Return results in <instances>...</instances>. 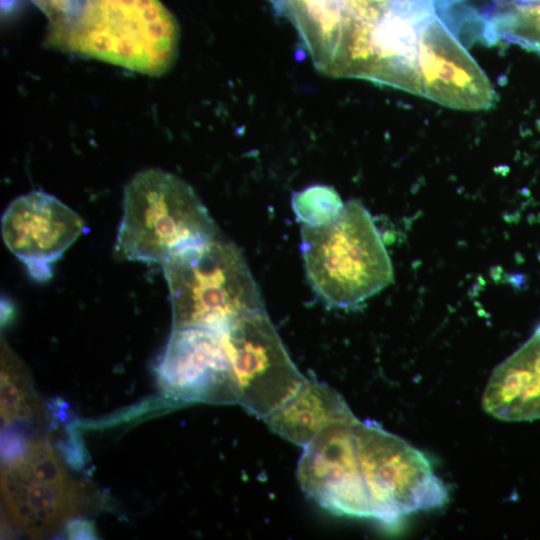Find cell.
Returning a JSON list of instances; mask_svg holds the SVG:
<instances>
[{"mask_svg": "<svg viewBox=\"0 0 540 540\" xmlns=\"http://www.w3.org/2000/svg\"><path fill=\"white\" fill-rule=\"evenodd\" d=\"M297 479L331 513L385 524L440 507L448 498L421 451L355 415L328 425L303 447Z\"/></svg>", "mask_w": 540, "mask_h": 540, "instance_id": "6da1fadb", "label": "cell"}, {"mask_svg": "<svg viewBox=\"0 0 540 540\" xmlns=\"http://www.w3.org/2000/svg\"><path fill=\"white\" fill-rule=\"evenodd\" d=\"M179 29L159 0H86L71 18L50 23L45 44L158 76L169 70Z\"/></svg>", "mask_w": 540, "mask_h": 540, "instance_id": "7a4b0ae2", "label": "cell"}, {"mask_svg": "<svg viewBox=\"0 0 540 540\" xmlns=\"http://www.w3.org/2000/svg\"><path fill=\"white\" fill-rule=\"evenodd\" d=\"M162 267L172 329L198 327L226 334L240 320L265 311L244 256L220 235L176 252Z\"/></svg>", "mask_w": 540, "mask_h": 540, "instance_id": "3957f363", "label": "cell"}, {"mask_svg": "<svg viewBox=\"0 0 540 540\" xmlns=\"http://www.w3.org/2000/svg\"><path fill=\"white\" fill-rule=\"evenodd\" d=\"M301 252L312 288L333 307L357 306L393 282L381 235L358 200L325 224L302 225Z\"/></svg>", "mask_w": 540, "mask_h": 540, "instance_id": "277c9868", "label": "cell"}, {"mask_svg": "<svg viewBox=\"0 0 540 540\" xmlns=\"http://www.w3.org/2000/svg\"><path fill=\"white\" fill-rule=\"evenodd\" d=\"M218 235L195 191L174 174L146 169L125 186L116 243L125 259L162 265L176 252Z\"/></svg>", "mask_w": 540, "mask_h": 540, "instance_id": "5b68a950", "label": "cell"}, {"mask_svg": "<svg viewBox=\"0 0 540 540\" xmlns=\"http://www.w3.org/2000/svg\"><path fill=\"white\" fill-rule=\"evenodd\" d=\"M2 463L4 508L32 538L55 533L82 508L84 487L71 479L48 440L29 441L20 455Z\"/></svg>", "mask_w": 540, "mask_h": 540, "instance_id": "8992f818", "label": "cell"}, {"mask_svg": "<svg viewBox=\"0 0 540 540\" xmlns=\"http://www.w3.org/2000/svg\"><path fill=\"white\" fill-rule=\"evenodd\" d=\"M238 402L265 419L306 377L290 358L266 311L240 320L225 334Z\"/></svg>", "mask_w": 540, "mask_h": 540, "instance_id": "52a82bcc", "label": "cell"}, {"mask_svg": "<svg viewBox=\"0 0 540 540\" xmlns=\"http://www.w3.org/2000/svg\"><path fill=\"white\" fill-rule=\"evenodd\" d=\"M156 375L164 395L173 400L238 402L225 334L198 327L172 329Z\"/></svg>", "mask_w": 540, "mask_h": 540, "instance_id": "ba28073f", "label": "cell"}, {"mask_svg": "<svg viewBox=\"0 0 540 540\" xmlns=\"http://www.w3.org/2000/svg\"><path fill=\"white\" fill-rule=\"evenodd\" d=\"M415 81V94L455 109H488L496 100L488 77L441 15L420 34Z\"/></svg>", "mask_w": 540, "mask_h": 540, "instance_id": "9c48e42d", "label": "cell"}, {"mask_svg": "<svg viewBox=\"0 0 540 540\" xmlns=\"http://www.w3.org/2000/svg\"><path fill=\"white\" fill-rule=\"evenodd\" d=\"M84 229V220L78 213L43 191H32L15 198L1 218L5 245L38 280L51 277V264Z\"/></svg>", "mask_w": 540, "mask_h": 540, "instance_id": "30bf717a", "label": "cell"}, {"mask_svg": "<svg viewBox=\"0 0 540 540\" xmlns=\"http://www.w3.org/2000/svg\"><path fill=\"white\" fill-rule=\"evenodd\" d=\"M482 406L504 421L540 419V324L524 344L495 367Z\"/></svg>", "mask_w": 540, "mask_h": 540, "instance_id": "8fae6325", "label": "cell"}, {"mask_svg": "<svg viewBox=\"0 0 540 540\" xmlns=\"http://www.w3.org/2000/svg\"><path fill=\"white\" fill-rule=\"evenodd\" d=\"M352 416L338 392L327 384L306 378L264 421L282 438L305 447L328 425Z\"/></svg>", "mask_w": 540, "mask_h": 540, "instance_id": "7c38bea8", "label": "cell"}, {"mask_svg": "<svg viewBox=\"0 0 540 540\" xmlns=\"http://www.w3.org/2000/svg\"><path fill=\"white\" fill-rule=\"evenodd\" d=\"M482 38L540 52V0H491L480 20Z\"/></svg>", "mask_w": 540, "mask_h": 540, "instance_id": "4fadbf2b", "label": "cell"}, {"mask_svg": "<svg viewBox=\"0 0 540 540\" xmlns=\"http://www.w3.org/2000/svg\"><path fill=\"white\" fill-rule=\"evenodd\" d=\"M277 12L302 26H320L340 19L380 14L402 0H269Z\"/></svg>", "mask_w": 540, "mask_h": 540, "instance_id": "5bb4252c", "label": "cell"}, {"mask_svg": "<svg viewBox=\"0 0 540 540\" xmlns=\"http://www.w3.org/2000/svg\"><path fill=\"white\" fill-rule=\"evenodd\" d=\"M42 402L33 388L31 376L23 362L1 345L0 411L2 426L35 417Z\"/></svg>", "mask_w": 540, "mask_h": 540, "instance_id": "9a60e30c", "label": "cell"}, {"mask_svg": "<svg viewBox=\"0 0 540 540\" xmlns=\"http://www.w3.org/2000/svg\"><path fill=\"white\" fill-rule=\"evenodd\" d=\"M344 203L329 186L315 185L294 193L292 208L302 225L318 226L334 219Z\"/></svg>", "mask_w": 540, "mask_h": 540, "instance_id": "2e32d148", "label": "cell"}, {"mask_svg": "<svg viewBox=\"0 0 540 540\" xmlns=\"http://www.w3.org/2000/svg\"><path fill=\"white\" fill-rule=\"evenodd\" d=\"M86 0H32L48 17L50 23H57L74 16Z\"/></svg>", "mask_w": 540, "mask_h": 540, "instance_id": "e0dca14e", "label": "cell"}, {"mask_svg": "<svg viewBox=\"0 0 540 540\" xmlns=\"http://www.w3.org/2000/svg\"><path fill=\"white\" fill-rule=\"evenodd\" d=\"M65 536L68 539H97L94 525L86 519H72L65 524Z\"/></svg>", "mask_w": 540, "mask_h": 540, "instance_id": "ac0fdd59", "label": "cell"}]
</instances>
